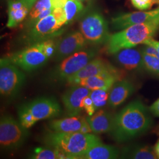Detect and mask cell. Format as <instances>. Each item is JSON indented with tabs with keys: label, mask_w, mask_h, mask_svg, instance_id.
I'll use <instances>...</instances> for the list:
<instances>
[{
	"label": "cell",
	"mask_w": 159,
	"mask_h": 159,
	"mask_svg": "<svg viewBox=\"0 0 159 159\" xmlns=\"http://www.w3.org/2000/svg\"><path fill=\"white\" fill-rule=\"evenodd\" d=\"M149 110L154 116L159 117V98L150 106Z\"/></svg>",
	"instance_id": "cell-31"
},
{
	"label": "cell",
	"mask_w": 159,
	"mask_h": 159,
	"mask_svg": "<svg viewBox=\"0 0 159 159\" xmlns=\"http://www.w3.org/2000/svg\"><path fill=\"white\" fill-rule=\"evenodd\" d=\"M97 50L85 48L63 59L49 73L47 79L52 83L66 82L67 80L78 73L91 60L94 58Z\"/></svg>",
	"instance_id": "cell-7"
},
{
	"label": "cell",
	"mask_w": 159,
	"mask_h": 159,
	"mask_svg": "<svg viewBox=\"0 0 159 159\" xmlns=\"http://www.w3.org/2000/svg\"><path fill=\"white\" fill-rule=\"evenodd\" d=\"M133 6L140 11L150 10L154 4L153 0H130Z\"/></svg>",
	"instance_id": "cell-28"
},
{
	"label": "cell",
	"mask_w": 159,
	"mask_h": 159,
	"mask_svg": "<svg viewBox=\"0 0 159 159\" xmlns=\"http://www.w3.org/2000/svg\"><path fill=\"white\" fill-rule=\"evenodd\" d=\"M154 4H159V0H153Z\"/></svg>",
	"instance_id": "cell-34"
},
{
	"label": "cell",
	"mask_w": 159,
	"mask_h": 159,
	"mask_svg": "<svg viewBox=\"0 0 159 159\" xmlns=\"http://www.w3.org/2000/svg\"><path fill=\"white\" fill-rule=\"evenodd\" d=\"M61 108L57 100L52 97L43 96L21 104L18 110L19 121L30 129L43 120L58 117Z\"/></svg>",
	"instance_id": "cell-5"
},
{
	"label": "cell",
	"mask_w": 159,
	"mask_h": 159,
	"mask_svg": "<svg viewBox=\"0 0 159 159\" xmlns=\"http://www.w3.org/2000/svg\"><path fill=\"white\" fill-rule=\"evenodd\" d=\"M114 55L116 62L120 67L128 71H139L144 69L142 52L140 50L127 48L115 53Z\"/></svg>",
	"instance_id": "cell-17"
},
{
	"label": "cell",
	"mask_w": 159,
	"mask_h": 159,
	"mask_svg": "<svg viewBox=\"0 0 159 159\" xmlns=\"http://www.w3.org/2000/svg\"><path fill=\"white\" fill-rule=\"evenodd\" d=\"M29 157L32 159H67L66 156L61 152L50 147L35 148Z\"/></svg>",
	"instance_id": "cell-24"
},
{
	"label": "cell",
	"mask_w": 159,
	"mask_h": 159,
	"mask_svg": "<svg viewBox=\"0 0 159 159\" xmlns=\"http://www.w3.org/2000/svg\"><path fill=\"white\" fill-rule=\"evenodd\" d=\"M119 80L120 75L101 74L80 81L79 85L84 86L91 90L111 89L114 84Z\"/></svg>",
	"instance_id": "cell-21"
},
{
	"label": "cell",
	"mask_w": 159,
	"mask_h": 159,
	"mask_svg": "<svg viewBox=\"0 0 159 159\" xmlns=\"http://www.w3.org/2000/svg\"><path fill=\"white\" fill-rule=\"evenodd\" d=\"M91 90L84 86L71 85L62 96V102L68 116H78L83 110V102L85 97L89 96Z\"/></svg>",
	"instance_id": "cell-15"
},
{
	"label": "cell",
	"mask_w": 159,
	"mask_h": 159,
	"mask_svg": "<svg viewBox=\"0 0 159 159\" xmlns=\"http://www.w3.org/2000/svg\"><path fill=\"white\" fill-rule=\"evenodd\" d=\"M55 9L53 0H37L27 17L26 26L29 28L41 19L50 14Z\"/></svg>",
	"instance_id": "cell-23"
},
{
	"label": "cell",
	"mask_w": 159,
	"mask_h": 159,
	"mask_svg": "<svg viewBox=\"0 0 159 159\" xmlns=\"http://www.w3.org/2000/svg\"><path fill=\"white\" fill-rule=\"evenodd\" d=\"M144 69L148 72L159 75V58L142 53Z\"/></svg>",
	"instance_id": "cell-27"
},
{
	"label": "cell",
	"mask_w": 159,
	"mask_h": 159,
	"mask_svg": "<svg viewBox=\"0 0 159 159\" xmlns=\"http://www.w3.org/2000/svg\"><path fill=\"white\" fill-rule=\"evenodd\" d=\"M28 129L24 127L9 114L0 119V145L6 151H14L21 148L29 136Z\"/></svg>",
	"instance_id": "cell-9"
},
{
	"label": "cell",
	"mask_w": 159,
	"mask_h": 159,
	"mask_svg": "<svg viewBox=\"0 0 159 159\" xmlns=\"http://www.w3.org/2000/svg\"><path fill=\"white\" fill-rule=\"evenodd\" d=\"M135 90L134 85L128 80H119L111 87L108 105L111 108L118 107L130 96Z\"/></svg>",
	"instance_id": "cell-18"
},
{
	"label": "cell",
	"mask_w": 159,
	"mask_h": 159,
	"mask_svg": "<svg viewBox=\"0 0 159 159\" xmlns=\"http://www.w3.org/2000/svg\"><path fill=\"white\" fill-rule=\"evenodd\" d=\"M110 89H105L91 90L90 96L93 100L96 110L102 108L108 104Z\"/></svg>",
	"instance_id": "cell-26"
},
{
	"label": "cell",
	"mask_w": 159,
	"mask_h": 159,
	"mask_svg": "<svg viewBox=\"0 0 159 159\" xmlns=\"http://www.w3.org/2000/svg\"><path fill=\"white\" fill-rule=\"evenodd\" d=\"M67 24L64 8H55L50 14L29 27L24 35L23 40L29 46L43 40L59 37L64 31L63 27Z\"/></svg>",
	"instance_id": "cell-6"
},
{
	"label": "cell",
	"mask_w": 159,
	"mask_h": 159,
	"mask_svg": "<svg viewBox=\"0 0 159 159\" xmlns=\"http://www.w3.org/2000/svg\"><path fill=\"white\" fill-rule=\"evenodd\" d=\"M21 69L7 57L0 60V93L7 99L16 98L26 81Z\"/></svg>",
	"instance_id": "cell-8"
},
{
	"label": "cell",
	"mask_w": 159,
	"mask_h": 159,
	"mask_svg": "<svg viewBox=\"0 0 159 159\" xmlns=\"http://www.w3.org/2000/svg\"><path fill=\"white\" fill-rule=\"evenodd\" d=\"M143 44H148L154 47L159 53V41L154 40L153 38L147 40Z\"/></svg>",
	"instance_id": "cell-32"
},
{
	"label": "cell",
	"mask_w": 159,
	"mask_h": 159,
	"mask_svg": "<svg viewBox=\"0 0 159 159\" xmlns=\"http://www.w3.org/2000/svg\"><path fill=\"white\" fill-rule=\"evenodd\" d=\"M101 74L119 75V73L110 64L102 58H96L91 60L78 73L67 80L66 83L70 85H78L83 80Z\"/></svg>",
	"instance_id": "cell-12"
},
{
	"label": "cell",
	"mask_w": 159,
	"mask_h": 159,
	"mask_svg": "<svg viewBox=\"0 0 159 159\" xmlns=\"http://www.w3.org/2000/svg\"><path fill=\"white\" fill-rule=\"evenodd\" d=\"M58 37L37 42L25 48L11 53L7 58L11 63L25 71H32L42 67L53 57Z\"/></svg>",
	"instance_id": "cell-4"
},
{
	"label": "cell",
	"mask_w": 159,
	"mask_h": 159,
	"mask_svg": "<svg viewBox=\"0 0 159 159\" xmlns=\"http://www.w3.org/2000/svg\"><path fill=\"white\" fill-rule=\"evenodd\" d=\"M159 18V7L153 10L125 12L117 14L111 19L114 30L120 31L130 26L146 23Z\"/></svg>",
	"instance_id": "cell-13"
},
{
	"label": "cell",
	"mask_w": 159,
	"mask_h": 159,
	"mask_svg": "<svg viewBox=\"0 0 159 159\" xmlns=\"http://www.w3.org/2000/svg\"><path fill=\"white\" fill-rule=\"evenodd\" d=\"M78 1H80L84 2V1H89V0H78Z\"/></svg>",
	"instance_id": "cell-35"
},
{
	"label": "cell",
	"mask_w": 159,
	"mask_h": 159,
	"mask_svg": "<svg viewBox=\"0 0 159 159\" xmlns=\"http://www.w3.org/2000/svg\"><path fill=\"white\" fill-rule=\"evenodd\" d=\"M84 10L82 1L78 0H67L64 7L67 24H70L77 18Z\"/></svg>",
	"instance_id": "cell-25"
},
{
	"label": "cell",
	"mask_w": 159,
	"mask_h": 159,
	"mask_svg": "<svg viewBox=\"0 0 159 159\" xmlns=\"http://www.w3.org/2000/svg\"><path fill=\"white\" fill-rule=\"evenodd\" d=\"M114 117L107 111L100 110L92 116L86 117L92 133L101 134L110 133L113 125Z\"/></svg>",
	"instance_id": "cell-19"
},
{
	"label": "cell",
	"mask_w": 159,
	"mask_h": 159,
	"mask_svg": "<svg viewBox=\"0 0 159 159\" xmlns=\"http://www.w3.org/2000/svg\"><path fill=\"white\" fill-rule=\"evenodd\" d=\"M37 0H8L7 27H17L29 16Z\"/></svg>",
	"instance_id": "cell-16"
},
{
	"label": "cell",
	"mask_w": 159,
	"mask_h": 159,
	"mask_svg": "<svg viewBox=\"0 0 159 159\" xmlns=\"http://www.w3.org/2000/svg\"><path fill=\"white\" fill-rule=\"evenodd\" d=\"M140 50L142 53L159 58V53L158 51L153 46L144 44V46L140 49Z\"/></svg>",
	"instance_id": "cell-30"
},
{
	"label": "cell",
	"mask_w": 159,
	"mask_h": 159,
	"mask_svg": "<svg viewBox=\"0 0 159 159\" xmlns=\"http://www.w3.org/2000/svg\"><path fill=\"white\" fill-rule=\"evenodd\" d=\"M120 155L116 147L101 142L91 147L81 159H115L119 158Z\"/></svg>",
	"instance_id": "cell-20"
},
{
	"label": "cell",
	"mask_w": 159,
	"mask_h": 159,
	"mask_svg": "<svg viewBox=\"0 0 159 159\" xmlns=\"http://www.w3.org/2000/svg\"><path fill=\"white\" fill-rule=\"evenodd\" d=\"M79 28L85 39L93 44L106 43L110 35L107 21L97 10L85 14L80 22Z\"/></svg>",
	"instance_id": "cell-10"
},
{
	"label": "cell",
	"mask_w": 159,
	"mask_h": 159,
	"mask_svg": "<svg viewBox=\"0 0 159 159\" xmlns=\"http://www.w3.org/2000/svg\"><path fill=\"white\" fill-rule=\"evenodd\" d=\"M120 155L122 159H157L154 148L146 144H133L123 148Z\"/></svg>",
	"instance_id": "cell-22"
},
{
	"label": "cell",
	"mask_w": 159,
	"mask_h": 159,
	"mask_svg": "<svg viewBox=\"0 0 159 159\" xmlns=\"http://www.w3.org/2000/svg\"><path fill=\"white\" fill-rule=\"evenodd\" d=\"M159 30V18L150 21L138 24L110 35L106 43V50L113 55L121 50L133 48L152 39Z\"/></svg>",
	"instance_id": "cell-3"
},
{
	"label": "cell",
	"mask_w": 159,
	"mask_h": 159,
	"mask_svg": "<svg viewBox=\"0 0 159 159\" xmlns=\"http://www.w3.org/2000/svg\"><path fill=\"white\" fill-rule=\"evenodd\" d=\"M48 130L58 133H92L87 119L79 115L52 120L48 123Z\"/></svg>",
	"instance_id": "cell-14"
},
{
	"label": "cell",
	"mask_w": 159,
	"mask_h": 159,
	"mask_svg": "<svg viewBox=\"0 0 159 159\" xmlns=\"http://www.w3.org/2000/svg\"><path fill=\"white\" fill-rule=\"evenodd\" d=\"M88 44L89 43L80 31H72L62 39H59L52 58L56 61H61L74 53L85 49Z\"/></svg>",
	"instance_id": "cell-11"
},
{
	"label": "cell",
	"mask_w": 159,
	"mask_h": 159,
	"mask_svg": "<svg viewBox=\"0 0 159 159\" xmlns=\"http://www.w3.org/2000/svg\"><path fill=\"white\" fill-rule=\"evenodd\" d=\"M42 140L47 147L59 150L68 159H81L91 147L102 142L93 133H64L50 130L44 133Z\"/></svg>",
	"instance_id": "cell-2"
},
{
	"label": "cell",
	"mask_w": 159,
	"mask_h": 159,
	"mask_svg": "<svg viewBox=\"0 0 159 159\" xmlns=\"http://www.w3.org/2000/svg\"><path fill=\"white\" fill-rule=\"evenodd\" d=\"M154 152L156 154L157 158L159 159V139L157 143H156V144L154 147Z\"/></svg>",
	"instance_id": "cell-33"
},
{
	"label": "cell",
	"mask_w": 159,
	"mask_h": 159,
	"mask_svg": "<svg viewBox=\"0 0 159 159\" xmlns=\"http://www.w3.org/2000/svg\"><path fill=\"white\" fill-rule=\"evenodd\" d=\"M150 110L139 100L128 104L114 117L110 134L119 143L126 142L148 131L153 121Z\"/></svg>",
	"instance_id": "cell-1"
},
{
	"label": "cell",
	"mask_w": 159,
	"mask_h": 159,
	"mask_svg": "<svg viewBox=\"0 0 159 159\" xmlns=\"http://www.w3.org/2000/svg\"><path fill=\"white\" fill-rule=\"evenodd\" d=\"M83 108L87 114L90 116L96 112V108L90 94L85 97L83 102Z\"/></svg>",
	"instance_id": "cell-29"
}]
</instances>
